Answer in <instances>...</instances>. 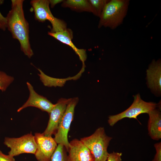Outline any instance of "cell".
I'll return each instance as SVG.
<instances>
[{"label":"cell","instance_id":"ba28073f","mask_svg":"<svg viewBox=\"0 0 161 161\" xmlns=\"http://www.w3.org/2000/svg\"><path fill=\"white\" fill-rule=\"evenodd\" d=\"M37 145L34 154L38 161H50L51 158L57 146V144L52 136H46L43 134L35 133L34 135Z\"/></svg>","mask_w":161,"mask_h":161},{"label":"cell","instance_id":"603a6c76","mask_svg":"<svg viewBox=\"0 0 161 161\" xmlns=\"http://www.w3.org/2000/svg\"><path fill=\"white\" fill-rule=\"evenodd\" d=\"M49 4H50L51 7L52 8L57 4L63 2L64 1L62 0H49Z\"/></svg>","mask_w":161,"mask_h":161},{"label":"cell","instance_id":"d6986e66","mask_svg":"<svg viewBox=\"0 0 161 161\" xmlns=\"http://www.w3.org/2000/svg\"><path fill=\"white\" fill-rule=\"evenodd\" d=\"M122 155L121 152H113L109 153L106 161H122Z\"/></svg>","mask_w":161,"mask_h":161},{"label":"cell","instance_id":"9a60e30c","mask_svg":"<svg viewBox=\"0 0 161 161\" xmlns=\"http://www.w3.org/2000/svg\"><path fill=\"white\" fill-rule=\"evenodd\" d=\"M64 7H69L76 11H86L92 13L91 5L88 0H67L64 1L61 5Z\"/></svg>","mask_w":161,"mask_h":161},{"label":"cell","instance_id":"277c9868","mask_svg":"<svg viewBox=\"0 0 161 161\" xmlns=\"http://www.w3.org/2000/svg\"><path fill=\"white\" fill-rule=\"evenodd\" d=\"M30 4L34 13L35 19L39 22L48 20L52 25L50 32H55L65 30L66 23L63 20L55 17L49 8V3L47 0H32Z\"/></svg>","mask_w":161,"mask_h":161},{"label":"cell","instance_id":"ffe728a7","mask_svg":"<svg viewBox=\"0 0 161 161\" xmlns=\"http://www.w3.org/2000/svg\"><path fill=\"white\" fill-rule=\"evenodd\" d=\"M154 146L156 150V153L152 161H161V142L155 144Z\"/></svg>","mask_w":161,"mask_h":161},{"label":"cell","instance_id":"8fae6325","mask_svg":"<svg viewBox=\"0 0 161 161\" xmlns=\"http://www.w3.org/2000/svg\"><path fill=\"white\" fill-rule=\"evenodd\" d=\"M27 84L30 92L29 97L27 101L18 109L17 112H19L26 107L32 106L49 114L54 104L46 98L37 93L30 83L27 82Z\"/></svg>","mask_w":161,"mask_h":161},{"label":"cell","instance_id":"7402d4cb","mask_svg":"<svg viewBox=\"0 0 161 161\" xmlns=\"http://www.w3.org/2000/svg\"><path fill=\"white\" fill-rule=\"evenodd\" d=\"M0 161H15L13 157L9 154L6 155L0 150Z\"/></svg>","mask_w":161,"mask_h":161},{"label":"cell","instance_id":"6da1fadb","mask_svg":"<svg viewBox=\"0 0 161 161\" xmlns=\"http://www.w3.org/2000/svg\"><path fill=\"white\" fill-rule=\"evenodd\" d=\"M23 0H12L11 8L6 17L7 28L19 42L21 50L29 58L33 55L29 40V24L25 18Z\"/></svg>","mask_w":161,"mask_h":161},{"label":"cell","instance_id":"30bf717a","mask_svg":"<svg viewBox=\"0 0 161 161\" xmlns=\"http://www.w3.org/2000/svg\"><path fill=\"white\" fill-rule=\"evenodd\" d=\"M66 161H95L89 149L80 141L75 139L69 142Z\"/></svg>","mask_w":161,"mask_h":161},{"label":"cell","instance_id":"7a4b0ae2","mask_svg":"<svg viewBox=\"0 0 161 161\" xmlns=\"http://www.w3.org/2000/svg\"><path fill=\"white\" fill-rule=\"evenodd\" d=\"M129 4V0H109L99 17L98 27H103L113 30L122 24Z\"/></svg>","mask_w":161,"mask_h":161},{"label":"cell","instance_id":"2e32d148","mask_svg":"<svg viewBox=\"0 0 161 161\" xmlns=\"http://www.w3.org/2000/svg\"><path fill=\"white\" fill-rule=\"evenodd\" d=\"M109 0H89L92 9V13L99 17L106 4Z\"/></svg>","mask_w":161,"mask_h":161},{"label":"cell","instance_id":"ac0fdd59","mask_svg":"<svg viewBox=\"0 0 161 161\" xmlns=\"http://www.w3.org/2000/svg\"><path fill=\"white\" fill-rule=\"evenodd\" d=\"M13 77L7 75L0 71V90L2 92L6 91L7 88L13 81Z\"/></svg>","mask_w":161,"mask_h":161},{"label":"cell","instance_id":"e0dca14e","mask_svg":"<svg viewBox=\"0 0 161 161\" xmlns=\"http://www.w3.org/2000/svg\"><path fill=\"white\" fill-rule=\"evenodd\" d=\"M66 151L63 145L58 144L51 157L50 161H66L67 155Z\"/></svg>","mask_w":161,"mask_h":161},{"label":"cell","instance_id":"5b68a950","mask_svg":"<svg viewBox=\"0 0 161 161\" xmlns=\"http://www.w3.org/2000/svg\"><path fill=\"white\" fill-rule=\"evenodd\" d=\"M157 104L152 102H146L142 100L139 94L134 97V100L131 105L124 111L117 114L109 117L108 123L113 126L119 121L125 118L137 119V116L144 113H148L156 109Z\"/></svg>","mask_w":161,"mask_h":161},{"label":"cell","instance_id":"7c38bea8","mask_svg":"<svg viewBox=\"0 0 161 161\" xmlns=\"http://www.w3.org/2000/svg\"><path fill=\"white\" fill-rule=\"evenodd\" d=\"M48 34L61 42L69 46L78 56L82 63L81 71L83 72L85 66V62L87 58L86 51L83 49L78 48L72 43V33L70 30L66 29L61 32H48Z\"/></svg>","mask_w":161,"mask_h":161},{"label":"cell","instance_id":"8992f818","mask_svg":"<svg viewBox=\"0 0 161 161\" xmlns=\"http://www.w3.org/2000/svg\"><path fill=\"white\" fill-rule=\"evenodd\" d=\"M78 101V99L77 97L71 98L67 105L56 131L54 134V139L57 144L63 145L67 151L69 147L68 134L71 123L73 119L75 109Z\"/></svg>","mask_w":161,"mask_h":161},{"label":"cell","instance_id":"5bb4252c","mask_svg":"<svg viewBox=\"0 0 161 161\" xmlns=\"http://www.w3.org/2000/svg\"><path fill=\"white\" fill-rule=\"evenodd\" d=\"M148 134L153 140L161 138V114L159 110L155 109L148 113Z\"/></svg>","mask_w":161,"mask_h":161},{"label":"cell","instance_id":"52a82bcc","mask_svg":"<svg viewBox=\"0 0 161 161\" xmlns=\"http://www.w3.org/2000/svg\"><path fill=\"white\" fill-rule=\"evenodd\" d=\"M4 144L10 149L8 154L13 157L24 153L35 154L37 145L31 133L18 138L5 137Z\"/></svg>","mask_w":161,"mask_h":161},{"label":"cell","instance_id":"4fadbf2b","mask_svg":"<svg viewBox=\"0 0 161 161\" xmlns=\"http://www.w3.org/2000/svg\"><path fill=\"white\" fill-rule=\"evenodd\" d=\"M148 87L153 91L160 93L161 90V63L160 60L153 61L147 70Z\"/></svg>","mask_w":161,"mask_h":161},{"label":"cell","instance_id":"3957f363","mask_svg":"<svg viewBox=\"0 0 161 161\" xmlns=\"http://www.w3.org/2000/svg\"><path fill=\"white\" fill-rule=\"evenodd\" d=\"M112 138L107 135L104 128L100 127L80 140L90 151L95 161H106L109 154L107 148Z\"/></svg>","mask_w":161,"mask_h":161},{"label":"cell","instance_id":"44dd1931","mask_svg":"<svg viewBox=\"0 0 161 161\" xmlns=\"http://www.w3.org/2000/svg\"><path fill=\"white\" fill-rule=\"evenodd\" d=\"M3 0H0V4H2ZM7 28V19L6 17H4L0 12V29L5 31Z\"/></svg>","mask_w":161,"mask_h":161},{"label":"cell","instance_id":"9c48e42d","mask_svg":"<svg viewBox=\"0 0 161 161\" xmlns=\"http://www.w3.org/2000/svg\"><path fill=\"white\" fill-rule=\"evenodd\" d=\"M71 98H61L58 100L49 113V117L47 126L43 133L46 136H52L55 133L60 121L67 105Z\"/></svg>","mask_w":161,"mask_h":161}]
</instances>
